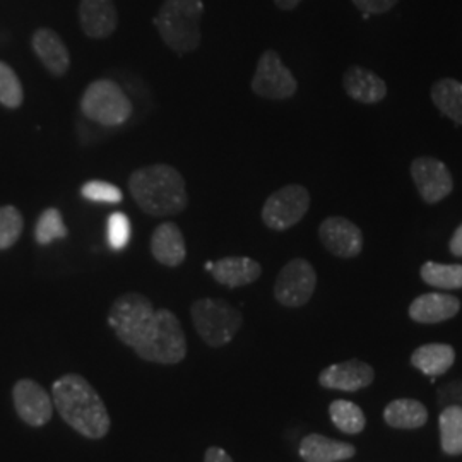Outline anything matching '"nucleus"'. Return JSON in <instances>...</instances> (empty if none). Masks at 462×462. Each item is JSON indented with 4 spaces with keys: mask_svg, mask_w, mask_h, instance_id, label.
I'll list each match as a JSON object with an SVG mask.
<instances>
[{
    "mask_svg": "<svg viewBox=\"0 0 462 462\" xmlns=\"http://www.w3.org/2000/svg\"><path fill=\"white\" fill-rule=\"evenodd\" d=\"M421 280L439 290H461L462 265L425 263L420 269Z\"/></svg>",
    "mask_w": 462,
    "mask_h": 462,
    "instance_id": "obj_27",
    "label": "nucleus"
},
{
    "mask_svg": "<svg viewBox=\"0 0 462 462\" xmlns=\"http://www.w3.org/2000/svg\"><path fill=\"white\" fill-rule=\"evenodd\" d=\"M461 310L459 298L447 293H425L414 298L410 317L420 324H440L456 317Z\"/></svg>",
    "mask_w": 462,
    "mask_h": 462,
    "instance_id": "obj_19",
    "label": "nucleus"
},
{
    "mask_svg": "<svg viewBox=\"0 0 462 462\" xmlns=\"http://www.w3.org/2000/svg\"><path fill=\"white\" fill-rule=\"evenodd\" d=\"M317 286L314 265L305 259H293L284 265L276 278L274 297L282 307L298 309L310 301Z\"/></svg>",
    "mask_w": 462,
    "mask_h": 462,
    "instance_id": "obj_10",
    "label": "nucleus"
},
{
    "mask_svg": "<svg viewBox=\"0 0 462 462\" xmlns=\"http://www.w3.org/2000/svg\"><path fill=\"white\" fill-rule=\"evenodd\" d=\"M431 101L435 106L462 125V83L456 79H440L431 86Z\"/></svg>",
    "mask_w": 462,
    "mask_h": 462,
    "instance_id": "obj_24",
    "label": "nucleus"
},
{
    "mask_svg": "<svg viewBox=\"0 0 462 462\" xmlns=\"http://www.w3.org/2000/svg\"><path fill=\"white\" fill-rule=\"evenodd\" d=\"M135 204L151 216L180 215L189 204L187 185L180 171L170 165H151L135 170L129 179Z\"/></svg>",
    "mask_w": 462,
    "mask_h": 462,
    "instance_id": "obj_2",
    "label": "nucleus"
},
{
    "mask_svg": "<svg viewBox=\"0 0 462 462\" xmlns=\"http://www.w3.org/2000/svg\"><path fill=\"white\" fill-rule=\"evenodd\" d=\"M81 112L98 125L116 127L133 116V103L116 81L98 79L84 89Z\"/></svg>",
    "mask_w": 462,
    "mask_h": 462,
    "instance_id": "obj_6",
    "label": "nucleus"
},
{
    "mask_svg": "<svg viewBox=\"0 0 462 462\" xmlns=\"http://www.w3.org/2000/svg\"><path fill=\"white\" fill-rule=\"evenodd\" d=\"M375 379L374 368L360 360H349L345 364L330 365L320 372L319 383L326 389L356 393L365 387L372 385Z\"/></svg>",
    "mask_w": 462,
    "mask_h": 462,
    "instance_id": "obj_14",
    "label": "nucleus"
},
{
    "mask_svg": "<svg viewBox=\"0 0 462 462\" xmlns=\"http://www.w3.org/2000/svg\"><path fill=\"white\" fill-rule=\"evenodd\" d=\"M329 414L334 427L341 430L343 433L356 435V433L364 431L366 420H365L362 408L356 406L355 402L345 401V399H337V401L330 402Z\"/></svg>",
    "mask_w": 462,
    "mask_h": 462,
    "instance_id": "obj_26",
    "label": "nucleus"
},
{
    "mask_svg": "<svg viewBox=\"0 0 462 462\" xmlns=\"http://www.w3.org/2000/svg\"><path fill=\"white\" fill-rule=\"evenodd\" d=\"M204 462H235L230 454L221 447L211 446L204 452Z\"/></svg>",
    "mask_w": 462,
    "mask_h": 462,
    "instance_id": "obj_34",
    "label": "nucleus"
},
{
    "mask_svg": "<svg viewBox=\"0 0 462 462\" xmlns=\"http://www.w3.org/2000/svg\"><path fill=\"white\" fill-rule=\"evenodd\" d=\"M81 196L88 200L105 204H118L124 199L122 190L116 185L103 180H89L84 183L81 187Z\"/></svg>",
    "mask_w": 462,
    "mask_h": 462,
    "instance_id": "obj_32",
    "label": "nucleus"
},
{
    "mask_svg": "<svg viewBox=\"0 0 462 462\" xmlns=\"http://www.w3.org/2000/svg\"><path fill=\"white\" fill-rule=\"evenodd\" d=\"M399 0H353V4L364 13V14H383L391 11Z\"/></svg>",
    "mask_w": 462,
    "mask_h": 462,
    "instance_id": "obj_33",
    "label": "nucleus"
},
{
    "mask_svg": "<svg viewBox=\"0 0 462 462\" xmlns=\"http://www.w3.org/2000/svg\"><path fill=\"white\" fill-rule=\"evenodd\" d=\"M298 452L305 462H341L351 459L356 454V448L326 435L310 433L300 442Z\"/></svg>",
    "mask_w": 462,
    "mask_h": 462,
    "instance_id": "obj_21",
    "label": "nucleus"
},
{
    "mask_svg": "<svg viewBox=\"0 0 462 462\" xmlns=\"http://www.w3.org/2000/svg\"><path fill=\"white\" fill-rule=\"evenodd\" d=\"M51 399L60 418L84 439L101 440L112 429V418L98 391L79 374L55 380Z\"/></svg>",
    "mask_w": 462,
    "mask_h": 462,
    "instance_id": "obj_1",
    "label": "nucleus"
},
{
    "mask_svg": "<svg viewBox=\"0 0 462 462\" xmlns=\"http://www.w3.org/2000/svg\"><path fill=\"white\" fill-rule=\"evenodd\" d=\"M24 226L21 211L14 206L0 208V250L13 247L19 240Z\"/></svg>",
    "mask_w": 462,
    "mask_h": 462,
    "instance_id": "obj_30",
    "label": "nucleus"
},
{
    "mask_svg": "<svg viewBox=\"0 0 462 462\" xmlns=\"http://www.w3.org/2000/svg\"><path fill=\"white\" fill-rule=\"evenodd\" d=\"M151 254L154 261L166 267H179L187 257L182 230L175 223H162L152 231Z\"/></svg>",
    "mask_w": 462,
    "mask_h": 462,
    "instance_id": "obj_17",
    "label": "nucleus"
},
{
    "mask_svg": "<svg viewBox=\"0 0 462 462\" xmlns=\"http://www.w3.org/2000/svg\"><path fill=\"white\" fill-rule=\"evenodd\" d=\"M202 14V0H165L154 17V26L168 49L185 55L200 45Z\"/></svg>",
    "mask_w": 462,
    "mask_h": 462,
    "instance_id": "obj_3",
    "label": "nucleus"
},
{
    "mask_svg": "<svg viewBox=\"0 0 462 462\" xmlns=\"http://www.w3.org/2000/svg\"><path fill=\"white\" fill-rule=\"evenodd\" d=\"M24 99L23 84L14 69L0 60V105L5 108H19Z\"/></svg>",
    "mask_w": 462,
    "mask_h": 462,
    "instance_id": "obj_29",
    "label": "nucleus"
},
{
    "mask_svg": "<svg viewBox=\"0 0 462 462\" xmlns=\"http://www.w3.org/2000/svg\"><path fill=\"white\" fill-rule=\"evenodd\" d=\"M79 23L84 34L93 40H105L112 36L118 24L114 0H81Z\"/></svg>",
    "mask_w": 462,
    "mask_h": 462,
    "instance_id": "obj_15",
    "label": "nucleus"
},
{
    "mask_svg": "<svg viewBox=\"0 0 462 462\" xmlns=\"http://www.w3.org/2000/svg\"><path fill=\"white\" fill-rule=\"evenodd\" d=\"M67 226L64 223V217L60 215L59 209L49 208L45 209L38 221H36V228H34V238L40 245H50L55 240H62L67 236Z\"/></svg>",
    "mask_w": 462,
    "mask_h": 462,
    "instance_id": "obj_28",
    "label": "nucleus"
},
{
    "mask_svg": "<svg viewBox=\"0 0 462 462\" xmlns=\"http://www.w3.org/2000/svg\"><path fill=\"white\" fill-rule=\"evenodd\" d=\"M156 309L141 293H124L116 298L108 312V326L125 346L135 347L144 337Z\"/></svg>",
    "mask_w": 462,
    "mask_h": 462,
    "instance_id": "obj_7",
    "label": "nucleus"
},
{
    "mask_svg": "<svg viewBox=\"0 0 462 462\" xmlns=\"http://www.w3.org/2000/svg\"><path fill=\"white\" fill-rule=\"evenodd\" d=\"M135 355L158 365H177L187 356V339L179 317L168 309H158L141 343L134 347Z\"/></svg>",
    "mask_w": 462,
    "mask_h": 462,
    "instance_id": "obj_4",
    "label": "nucleus"
},
{
    "mask_svg": "<svg viewBox=\"0 0 462 462\" xmlns=\"http://www.w3.org/2000/svg\"><path fill=\"white\" fill-rule=\"evenodd\" d=\"M448 248H450L452 255L462 257V225L457 226V230L454 231V235L450 238V244H448Z\"/></svg>",
    "mask_w": 462,
    "mask_h": 462,
    "instance_id": "obj_35",
    "label": "nucleus"
},
{
    "mask_svg": "<svg viewBox=\"0 0 462 462\" xmlns=\"http://www.w3.org/2000/svg\"><path fill=\"white\" fill-rule=\"evenodd\" d=\"M442 450L448 456L462 454V406H446L439 418Z\"/></svg>",
    "mask_w": 462,
    "mask_h": 462,
    "instance_id": "obj_25",
    "label": "nucleus"
},
{
    "mask_svg": "<svg viewBox=\"0 0 462 462\" xmlns=\"http://www.w3.org/2000/svg\"><path fill=\"white\" fill-rule=\"evenodd\" d=\"M343 86L349 98L365 105H375L387 97V84L375 72L365 67H349L345 72Z\"/></svg>",
    "mask_w": 462,
    "mask_h": 462,
    "instance_id": "obj_20",
    "label": "nucleus"
},
{
    "mask_svg": "<svg viewBox=\"0 0 462 462\" xmlns=\"http://www.w3.org/2000/svg\"><path fill=\"white\" fill-rule=\"evenodd\" d=\"M206 271L221 286L240 288L259 280L263 265L250 257H225L216 263H206Z\"/></svg>",
    "mask_w": 462,
    "mask_h": 462,
    "instance_id": "obj_16",
    "label": "nucleus"
},
{
    "mask_svg": "<svg viewBox=\"0 0 462 462\" xmlns=\"http://www.w3.org/2000/svg\"><path fill=\"white\" fill-rule=\"evenodd\" d=\"M34 53L51 76L62 78L70 67V55L62 38L49 28L36 30L32 40Z\"/></svg>",
    "mask_w": 462,
    "mask_h": 462,
    "instance_id": "obj_18",
    "label": "nucleus"
},
{
    "mask_svg": "<svg viewBox=\"0 0 462 462\" xmlns=\"http://www.w3.org/2000/svg\"><path fill=\"white\" fill-rule=\"evenodd\" d=\"M310 209V192L298 183L284 185L265 199L263 221L274 231L290 230L298 225Z\"/></svg>",
    "mask_w": 462,
    "mask_h": 462,
    "instance_id": "obj_8",
    "label": "nucleus"
},
{
    "mask_svg": "<svg viewBox=\"0 0 462 462\" xmlns=\"http://www.w3.org/2000/svg\"><path fill=\"white\" fill-rule=\"evenodd\" d=\"M13 402L21 421L33 429L45 427L55 410L51 394L33 379L17 380L13 387Z\"/></svg>",
    "mask_w": 462,
    "mask_h": 462,
    "instance_id": "obj_11",
    "label": "nucleus"
},
{
    "mask_svg": "<svg viewBox=\"0 0 462 462\" xmlns=\"http://www.w3.org/2000/svg\"><path fill=\"white\" fill-rule=\"evenodd\" d=\"M456 362L454 347L442 343H431L414 349L411 364L429 377L444 375Z\"/></svg>",
    "mask_w": 462,
    "mask_h": 462,
    "instance_id": "obj_22",
    "label": "nucleus"
},
{
    "mask_svg": "<svg viewBox=\"0 0 462 462\" xmlns=\"http://www.w3.org/2000/svg\"><path fill=\"white\" fill-rule=\"evenodd\" d=\"M319 236L322 245L341 259H353L364 250V233L353 221L341 216L324 219L319 226Z\"/></svg>",
    "mask_w": 462,
    "mask_h": 462,
    "instance_id": "obj_13",
    "label": "nucleus"
},
{
    "mask_svg": "<svg viewBox=\"0 0 462 462\" xmlns=\"http://www.w3.org/2000/svg\"><path fill=\"white\" fill-rule=\"evenodd\" d=\"M133 235L131 219L124 213H114L106 221V238L114 250H122L127 247Z\"/></svg>",
    "mask_w": 462,
    "mask_h": 462,
    "instance_id": "obj_31",
    "label": "nucleus"
},
{
    "mask_svg": "<svg viewBox=\"0 0 462 462\" xmlns=\"http://www.w3.org/2000/svg\"><path fill=\"white\" fill-rule=\"evenodd\" d=\"M276 2V5L282 9V11H291V9H295L298 4L301 2V0H274Z\"/></svg>",
    "mask_w": 462,
    "mask_h": 462,
    "instance_id": "obj_36",
    "label": "nucleus"
},
{
    "mask_svg": "<svg viewBox=\"0 0 462 462\" xmlns=\"http://www.w3.org/2000/svg\"><path fill=\"white\" fill-rule=\"evenodd\" d=\"M411 177L420 196L427 204H437L444 200L454 189L450 170L444 162L431 156H420L414 160L411 163Z\"/></svg>",
    "mask_w": 462,
    "mask_h": 462,
    "instance_id": "obj_12",
    "label": "nucleus"
},
{
    "mask_svg": "<svg viewBox=\"0 0 462 462\" xmlns=\"http://www.w3.org/2000/svg\"><path fill=\"white\" fill-rule=\"evenodd\" d=\"M297 89V79L281 60L280 53L274 50H265L257 62L252 79V91L261 98L281 101L295 97Z\"/></svg>",
    "mask_w": 462,
    "mask_h": 462,
    "instance_id": "obj_9",
    "label": "nucleus"
},
{
    "mask_svg": "<svg viewBox=\"0 0 462 462\" xmlns=\"http://www.w3.org/2000/svg\"><path fill=\"white\" fill-rule=\"evenodd\" d=\"M383 420L389 427L401 430L420 429L427 423V408L414 399H396L383 410Z\"/></svg>",
    "mask_w": 462,
    "mask_h": 462,
    "instance_id": "obj_23",
    "label": "nucleus"
},
{
    "mask_svg": "<svg viewBox=\"0 0 462 462\" xmlns=\"http://www.w3.org/2000/svg\"><path fill=\"white\" fill-rule=\"evenodd\" d=\"M190 319L199 337L211 347L230 345L244 324L242 312L219 298L196 300L190 305Z\"/></svg>",
    "mask_w": 462,
    "mask_h": 462,
    "instance_id": "obj_5",
    "label": "nucleus"
}]
</instances>
